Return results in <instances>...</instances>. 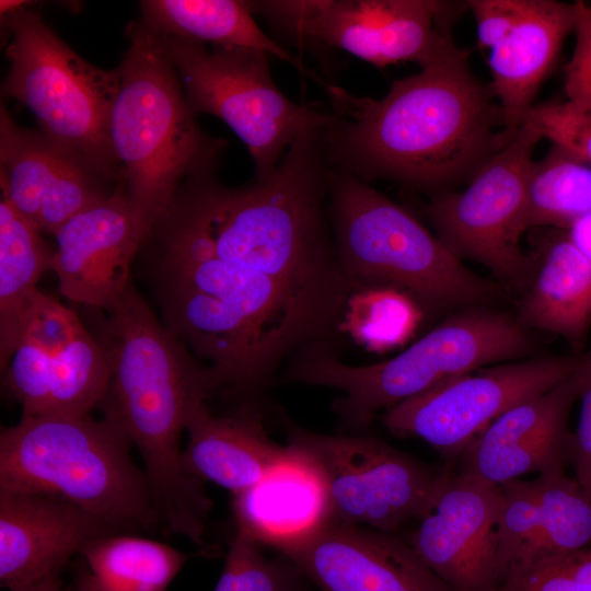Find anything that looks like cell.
Wrapping results in <instances>:
<instances>
[{
	"mask_svg": "<svg viewBox=\"0 0 591 591\" xmlns=\"http://www.w3.org/2000/svg\"><path fill=\"white\" fill-rule=\"evenodd\" d=\"M542 138L530 126H517L464 190L438 193L426 206L437 237L450 252L485 266L520 292L532 273L521 239L533 152Z\"/></svg>",
	"mask_w": 591,
	"mask_h": 591,
	"instance_id": "10",
	"label": "cell"
},
{
	"mask_svg": "<svg viewBox=\"0 0 591 591\" xmlns=\"http://www.w3.org/2000/svg\"><path fill=\"white\" fill-rule=\"evenodd\" d=\"M323 129L301 135L266 179L239 187L215 172L186 179L146 241L259 271L341 321L354 289L332 232Z\"/></svg>",
	"mask_w": 591,
	"mask_h": 591,
	"instance_id": "1",
	"label": "cell"
},
{
	"mask_svg": "<svg viewBox=\"0 0 591 591\" xmlns=\"http://www.w3.org/2000/svg\"><path fill=\"white\" fill-rule=\"evenodd\" d=\"M500 505L499 486L447 465L407 542L452 591H494Z\"/></svg>",
	"mask_w": 591,
	"mask_h": 591,
	"instance_id": "14",
	"label": "cell"
},
{
	"mask_svg": "<svg viewBox=\"0 0 591 591\" xmlns=\"http://www.w3.org/2000/svg\"><path fill=\"white\" fill-rule=\"evenodd\" d=\"M503 113L508 127L530 126L554 146L591 166V116L568 101L532 103Z\"/></svg>",
	"mask_w": 591,
	"mask_h": 591,
	"instance_id": "32",
	"label": "cell"
},
{
	"mask_svg": "<svg viewBox=\"0 0 591 591\" xmlns=\"http://www.w3.org/2000/svg\"><path fill=\"white\" fill-rule=\"evenodd\" d=\"M470 53L448 43L379 100L332 84L334 119L323 130L332 167L437 194L470 179L515 128L473 76Z\"/></svg>",
	"mask_w": 591,
	"mask_h": 591,
	"instance_id": "2",
	"label": "cell"
},
{
	"mask_svg": "<svg viewBox=\"0 0 591 591\" xmlns=\"http://www.w3.org/2000/svg\"><path fill=\"white\" fill-rule=\"evenodd\" d=\"M282 34L345 50L378 68L404 61L422 66L452 42L463 3L436 0L251 1Z\"/></svg>",
	"mask_w": 591,
	"mask_h": 591,
	"instance_id": "11",
	"label": "cell"
},
{
	"mask_svg": "<svg viewBox=\"0 0 591 591\" xmlns=\"http://www.w3.org/2000/svg\"><path fill=\"white\" fill-rule=\"evenodd\" d=\"M186 434V473L233 496L258 483L288 451V447L278 445L268 437L259 416L250 408L218 416L204 403L193 413Z\"/></svg>",
	"mask_w": 591,
	"mask_h": 591,
	"instance_id": "23",
	"label": "cell"
},
{
	"mask_svg": "<svg viewBox=\"0 0 591 591\" xmlns=\"http://www.w3.org/2000/svg\"><path fill=\"white\" fill-rule=\"evenodd\" d=\"M588 376L586 354L552 389L503 413L454 461L456 473L493 486L538 473L564 472L568 416Z\"/></svg>",
	"mask_w": 591,
	"mask_h": 591,
	"instance_id": "15",
	"label": "cell"
},
{
	"mask_svg": "<svg viewBox=\"0 0 591 591\" xmlns=\"http://www.w3.org/2000/svg\"><path fill=\"white\" fill-rule=\"evenodd\" d=\"M0 7L11 39L2 93L31 111L45 137L117 182L109 118L119 89L118 69L89 63L23 1L2 0Z\"/></svg>",
	"mask_w": 591,
	"mask_h": 591,
	"instance_id": "8",
	"label": "cell"
},
{
	"mask_svg": "<svg viewBox=\"0 0 591 591\" xmlns=\"http://www.w3.org/2000/svg\"><path fill=\"white\" fill-rule=\"evenodd\" d=\"M132 443L112 419L22 417L0 434V490L51 496L123 528L161 524Z\"/></svg>",
	"mask_w": 591,
	"mask_h": 591,
	"instance_id": "6",
	"label": "cell"
},
{
	"mask_svg": "<svg viewBox=\"0 0 591 591\" xmlns=\"http://www.w3.org/2000/svg\"><path fill=\"white\" fill-rule=\"evenodd\" d=\"M576 43L565 67L567 101L591 116V4L573 2Z\"/></svg>",
	"mask_w": 591,
	"mask_h": 591,
	"instance_id": "35",
	"label": "cell"
},
{
	"mask_svg": "<svg viewBox=\"0 0 591 591\" xmlns=\"http://www.w3.org/2000/svg\"><path fill=\"white\" fill-rule=\"evenodd\" d=\"M302 578L290 560L266 557L260 544L236 531L213 591H303Z\"/></svg>",
	"mask_w": 591,
	"mask_h": 591,
	"instance_id": "31",
	"label": "cell"
},
{
	"mask_svg": "<svg viewBox=\"0 0 591 591\" xmlns=\"http://www.w3.org/2000/svg\"><path fill=\"white\" fill-rule=\"evenodd\" d=\"M328 211L338 262L354 291L392 287L432 310L488 306L502 296L497 283L471 270L369 183L333 169Z\"/></svg>",
	"mask_w": 591,
	"mask_h": 591,
	"instance_id": "7",
	"label": "cell"
},
{
	"mask_svg": "<svg viewBox=\"0 0 591 591\" xmlns=\"http://www.w3.org/2000/svg\"><path fill=\"white\" fill-rule=\"evenodd\" d=\"M96 323L108 364L100 405L137 448L161 524L189 541L202 537L211 501L183 466L182 437L193 413L220 387L152 312L132 282Z\"/></svg>",
	"mask_w": 591,
	"mask_h": 591,
	"instance_id": "3",
	"label": "cell"
},
{
	"mask_svg": "<svg viewBox=\"0 0 591 591\" xmlns=\"http://www.w3.org/2000/svg\"><path fill=\"white\" fill-rule=\"evenodd\" d=\"M321 591H452L408 542L329 520L278 549Z\"/></svg>",
	"mask_w": 591,
	"mask_h": 591,
	"instance_id": "17",
	"label": "cell"
},
{
	"mask_svg": "<svg viewBox=\"0 0 591 591\" xmlns=\"http://www.w3.org/2000/svg\"><path fill=\"white\" fill-rule=\"evenodd\" d=\"M77 591H97L95 587L91 583L84 570L81 571L77 579Z\"/></svg>",
	"mask_w": 591,
	"mask_h": 591,
	"instance_id": "39",
	"label": "cell"
},
{
	"mask_svg": "<svg viewBox=\"0 0 591 591\" xmlns=\"http://www.w3.org/2000/svg\"><path fill=\"white\" fill-rule=\"evenodd\" d=\"M497 583L512 568L591 544V495L565 472L501 484Z\"/></svg>",
	"mask_w": 591,
	"mask_h": 591,
	"instance_id": "19",
	"label": "cell"
},
{
	"mask_svg": "<svg viewBox=\"0 0 591 591\" xmlns=\"http://www.w3.org/2000/svg\"><path fill=\"white\" fill-rule=\"evenodd\" d=\"M288 445L320 470L332 520L395 533L424 513L447 466H432L367 436L288 427Z\"/></svg>",
	"mask_w": 591,
	"mask_h": 591,
	"instance_id": "12",
	"label": "cell"
},
{
	"mask_svg": "<svg viewBox=\"0 0 591 591\" xmlns=\"http://www.w3.org/2000/svg\"><path fill=\"white\" fill-rule=\"evenodd\" d=\"M288 451L254 486L233 496L237 531L280 549L332 520L328 494L316 465L299 450Z\"/></svg>",
	"mask_w": 591,
	"mask_h": 591,
	"instance_id": "21",
	"label": "cell"
},
{
	"mask_svg": "<svg viewBox=\"0 0 591 591\" xmlns=\"http://www.w3.org/2000/svg\"><path fill=\"white\" fill-rule=\"evenodd\" d=\"M123 526L63 499L0 490V582L10 591L59 570L92 541Z\"/></svg>",
	"mask_w": 591,
	"mask_h": 591,
	"instance_id": "20",
	"label": "cell"
},
{
	"mask_svg": "<svg viewBox=\"0 0 591 591\" xmlns=\"http://www.w3.org/2000/svg\"><path fill=\"white\" fill-rule=\"evenodd\" d=\"M535 350L534 337L518 317L474 306L449 316L399 355L378 363L348 364L332 343L311 344L294 355L280 381L340 391L333 409L346 426L361 428L382 409L488 364L526 359Z\"/></svg>",
	"mask_w": 591,
	"mask_h": 591,
	"instance_id": "5",
	"label": "cell"
},
{
	"mask_svg": "<svg viewBox=\"0 0 591 591\" xmlns=\"http://www.w3.org/2000/svg\"><path fill=\"white\" fill-rule=\"evenodd\" d=\"M127 36L109 143L148 236L186 179L216 171L227 142L199 126L157 34L137 21Z\"/></svg>",
	"mask_w": 591,
	"mask_h": 591,
	"instance_id": "4",
	"label": "cell"
},
{
	"mask_svg": "<svg viewBox=\"0 0 591 591\" xmlns=\"http://www.w3.org/2000/svg\"><path fill=\"white\" fill-rule=\"evenodd\" d=\"M53 270L68 300L112 310L130 285L131 263L147 239L120 181L105 198L67 220L54 235Z\"/></svg>",
	"mask_w": 591,
	"mask_h": 591,
	"instance_id": "16",
	"label": "cell"
},
{
	"mask_svg": "<svg viewBox=\"0 0 591 591\" xmlns=\"http://www.w3.org/2000/svg\"><path fill=\"white\" fill-rule=\"evenodd\" d=\"M424 318V308L408 293L392 287L354 291L345 305L340 332L367 350L386 352L405 345Z\"/></svg>",
	"mask_w": 591,
	"mask_h": 591,
	"instance_id": "29",
	"label": "cell"
},
{
	"mask_svg": "<svg viewBox=\"0 0 591 591\" xmlns=\"http://www.w3.org/2000/svg\"><path fill=\"white\" fill-rule=\"evenodd\" d=\"M591 212V166L553 146L534 161L528 181L525 232L538 228L566 230Z\"/></svg>",
	"mask_w": 591,
	"mask_h": 591,
	"instance_id": "28",
	"label": "cell"
},
{
	"mask_svg": "<svg viewBox=\"0 0 591 591\" xmlns=\"http://www.w3.org/2000/svg\"><path fill=\"white\" fill-rule=\"evenodd\" d=\"M84 326L73 310L36 288L22 311L20 341L31 343L55 355L73 340Z\"/></svg>",
	"mask_w": 591,
	"mask_h": 591,
	"instance_id": "34",
	"label": "cell"
},
{
	"mask_svg": "<svg viewBox=\"0 0 591 591\" xmlns=\"http://www.w3.org/2000/svg\"><path fill=\"white\" fill-rule=\"evenodd\" d=\"M12 591H62L58 575H53Z\"/></svg>",
	"mask_w": 591,
	"mask_h": 591,
	"instance_id": "38",
	"label": "cell"
},
{
	"mask_svg": "<svg viewBox=\"0 0 591 591\" xmlns=\"http://www.w3.org/2000/svg\"><path fill=\"white\" fill-rule=\"evenodd\" d=\"M580 358L531 357L479 368L391 407L383 422L393 434L421 439L455 461L499 416L559 383Z\"/></svg>",
	"mask_w": 591,
	"mask_h": 591,
	"instance_id": "13",
	"label": "cell"
},
{
	"mask_svg": "<svg viewBox=\"0 0 591 591\" xmlns=\"http://www.w3.org/2000/svg\"><path fill=\"white\" fill-rule=\"evenodd\" d=\"M566 232L576 248L591 262V212L576 219Z\"/></svg>",
	"mask_w": 591,
	"mask_h": 591,
	"instance_id": "37",
	"label": "cell"
},
{
	"mask_svg": "<svg viewBox=\"0 0 591 591\" xmlns=\"http://www.w3.org/2000/svg\"><path fill=\"white\" fill-rule=\"evenodd\" d=\"M157 36L190 109L216 116L234 131L253 159L257 179L276 172L301 135L324 128L334 118L324 104L296 103L286 96L273 79L265 51L232 46L208 49L181 37Z\"/></svg>",
	"mask_w": 591,
	"mask_h": 591,
	"instance_id": "9",
	"label": "cell"
},
{
	"mask_svg": "<svg viewBox=\"0 0 591 591\" xmlns=\"http://www.w3.org/2000/svg\"><path fill=\"white\" fill-rule=\"evenodd\" d=\"M81 555L97 591H165L189 558L158 541L118 533L90 542Z\"/></svg>",
	"mask_w": 591,
	"mask_h": 591,
	"instance_id": "27",
	"label": "cell"
},
{
	"mask_svg": "<svg viewBox=\"0 0 591 591\" xmlns=\"http://www.w3.org/2000/svg\"><path fill=\"white\" fill-rule=\"evenodd\" d=\"M532 231V273L522 291L518 320L563 337L577 355L591 325V262L571 243L566 230Z\"/></svg>",
	"mask_w": 591,
	"mask_h": 591,
	"instance_id": "22",
	"label": "cell"
},
{
	"mask_svg": "<svg viewBox=\"0 0 591 591\" xmlns=\"http://www.w3.org/2000/svg\"><path fill=\"white\" fill-rule=\"evenodd\" d=\"M587 382L581 393V409L577 428L569 432L567 460L575 471V478L591 495V349L586 352Z\"/></svg>",
	"mask_w": 591,
	"mask_h": 591,
	"instance_id": "36",
	"label": "cell"
},
{
	"mask_svg": "<svg viewBox=\"0 0 591 591\" xmlns=\"http://www.w3.org/2000/svg\"><path fill=\"white\" fill-rule=\"evenodd\" d=\"M53 251L38 228L1 197L0 201V363L5 369L20 341L22 311Z\"/></svg>",
	"mask_w": 591,
	"mask_h": 591,
	"instance_id": "26",
	"label": "cell"
},
{
	"mask_svg": "<svg viewBox=\"0 0 591 591\" xmlns=\"http://www.w3.org/2000/svg\"><path fill=\"white\" fill-rule=\"evenodd\" d=\"M108 380L105 354L84 326L73 340L51 357L45 415H91L102 404Z\"/></svg>",
	"mask_w": 591,
	"mask_h": 591,
	"instance_id": "30",
	"label": "cell"
},
{
	"mask_svg": "<svg viewBox=\"0 0 591 591\" xmlns=\"http://www.w3.org/2000/svg\"><path fill=\"white\" fill-rule=\"evenodd\" d=\"M494 591H591V546L514 567Z\"/></svg>",
	"mask_w": 591,
	"mask_h": 591,
	"instance_id": "33",
	"label": "cell"
},
{
	"mask_svg": "<svg viewBox=\"0 0 591 591\" xmlns=\"http://www.w3.org/2000/svg\"><path fill=\"white\" fill-rule=\"evenodd\" d=\"M109 179L42 132L0 111L1 197L42 233L55 235L71 217L108 196ZM115 183V182H114Z\"/></svg>",
	"mask_w": 591,
	"mask_h": 591,
	"instance_id": "18",
	"label": "cell"
},
{
	"mask_svg": "<svg viewBox=\"0 0 591 591\" xmlns=\"http://www.w3.org/2000/svg\"><path fill=\"white\" fill-rule=\"evenodd\" d=\"M140 22L150 31L213 46L246 47L265 51L292 66L324 90L329 83L303 60L270 38L256 23L251 1L144 0Z\"/></svg>",
	"mask_w": 591,
	"mask_h": 591,
	"instance_id": "25",
	"label": "cell"
},
{
	"mask_svg": "<svg viewBox=\"0 0 591 591\" xmlns=\"http://www.w3.org/2000/svg\"><path fill=\"white\" fill-rule=\"evenodd\" d=\"M573 27V3L521 0L515 20L489 55L491 90L503 111L532 104Z\"/></svg>",
	"mask_w": 591,
	"mask_h": 591,
	"instance_id": "24",
	"label": "cell"
}]
</instances>
